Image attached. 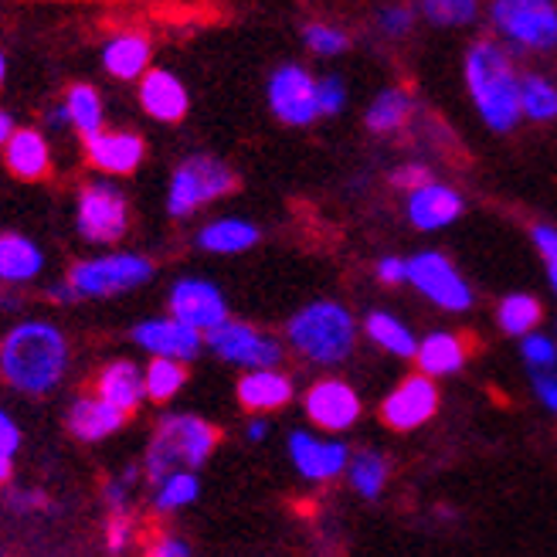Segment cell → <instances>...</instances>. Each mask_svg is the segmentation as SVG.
<instances>
[{
  "instance_id": "obj_1",
  "label": "cell",
  "mask_w": 557,
  "mask_h": 557,
  "mask_svg": "<svg viewBox=\"0 0 557 557\" xmlns=\"http://www.w3.org/2000/svg\"><path fill=\"white\" fill-rule=\"evenodd\" d=\"M69 364V344L48 320H27L14 326L0 344V377L24 395H45L62 381Z\"/></svg>"
},
{
  "instance_id": "obj_2",
  "label": "cell",
  "mask_w": 557,
  "mask_h": 557,
  "mask_svg": "<svg viewBox=\"0 0 557 557\" xmlns=\"http://www.w3.org/2000/svg\"><path fill=\"white\" fill-rule=\"evenodd\" d=\"M466 86L490 129L507 133L520 123V75L496 41H476L469 48Z\"/></svg>"
},
{
  "instance_id": "obj_3",
  "label": "cell",
  "mask_w": 557,
  "mask_h": 557,
  "mask_svg": "<svg viewBox=\"0 0 557 557\" xmlns=\"http://www.w3.org/2000/svg\"><path fill=\"white\" fill-rule=\"evenodd\" d=\"M218 445V429L198 414H166L157 425L144 459L147 476L160 486L174 472H190L208 462Z\"/></svg>"
},
{
  "instance_id": "obj_4",
  "label": "cell",
  "mask_w": 557,
  "mask_h": 557,
  "mask_svg": "<svg viewBox=\"0 0 557 557\" xmlns=\"http://www.w3.org/2000/svg\"><path fill=\"white\" fill-rule=\"evenodd\" d=\"M286 337L293 350L313 364H341L354 350L357 326L341 302H310L289 320Z\"/></svg>"
},
{
  "instance_id": "obj_5",
  "label": "cell",
  "mask_w": 557,
  "mask_h": 557,
  "mask_svg": "<svg viewBox=\"0 0 557 557\" xmlns=\"http://www.w3.org/2000/svg\"><path fill=\"white\" fill-rule=\"evenodd\" d=\"M235 190V174L225 163L214 157H187L166 187V211L174 218H184L190 211H198L208 201L225 198Z\"/></svg>"
},
{
  "instance_id": "obj_6",
  "label": "cell",
  "mask_w": 557,
  "mask_h": 557,
  "mask_svg": "<svg viewBox=\"0 0 557 557\" xmlns=\"http://www.w3.org/2000/svg\"><path fill=\"white\" fill-rule=\"evenodd\" d=\"M150 278H153V262L150 259L123 252V256L75 262L65 283L78 296H120V293L147 286Z\"/></svg>"
},
{
  "instance_id": "obj_7",
  "label": "cell",
  "mask_w": 557,
  "mask_h": 557,
  "mask_svg": "<svg viewBox=\"0 0 557 557\" xmlns=\"http://www.w3.org/2000/svg\"><path fill=\"white\" fill-rule=\"evenodd\" d=\"M78 235L96 245H113L129 228V205L126 194L109 181H92L78 190Z\"/></svg>"
},
{
  "instance_id": "obj_8",
  "label": "cell",
  "mask_w": 557,
  "mask_h": 557,
  "mask_svg": "<svg viewBox=\"0 0 557 557\" xmlns=\"http://www.w3.org/2000/svg\"><path fill=\"white\" fill-rule=\"evenodd\" d=\"M496 32L523 48H554L557 45V8L547 0H499L493 4Z\"/></svg>"
},
{
  "instance_id": "obj_9",
  "label": "cell",
  "mask_w": 557,
  "mask_h": 557,
  "mask_svg": "<svg viewBox=\"0 0 557 557\" xmlns=\"http://www.w3.org/2000/svg\"><path fill=\"white\" fill-rule=\"evenodd\" d=\"M208 347L228 364L248 368V371H272L283 360V344L259 326H248L238 320H225L218 330L208 333Z\"/></svg>"
},
{
  "instance_id": "obj_10",
  "label": "cell",
  "mask_w": 557,
  "mask_h": 557,
  "mask_svg": "<svg viewBox=\"0 0 557 557\" xmlns=\"http://www.w3.org/2000/svg\"><path fill=\"white\" fill-rule=\"evenodd\" d=\"M405 278L418 289L425 293L432 302H438L442 310L462 313L472 306V289L469 283L459 275V269L438 256V252H418L405 262Z\"/></svg>"
},
{
  "instance_id": "obj_11",
  "label": "cell",
  "mask_w": 557,
  "mask_h": 557,
  "mask_svg": "<svg viewBox=\"0 0 557 557\" xmlns=\"http://www.w3.org/2000/svg\"><path fill=\"white\" fill-rule=\"evenodd\" d=\"M269 106L272 113L289 123V126H306L320 116L317 106V78L302 65H283L275 69L269 78Z\"/></svg>"
},
{
  "instance_id": "obj_12",
  "label": "cell",
  "mask_w": 557,
  "mask_h": 557,
  "mask_svg": "<svg viewBox=\"0 0 557 557\" xmlns=\"http://www.w3.org/2000/svg\"><path fill=\"white\" fill-rule=\"evenodd\" d=\"M171 313L190 330L211 333L228 320V302L208 278H177L171 289Z\"/></svg>"
},
{
  "instance_id": "obj_13",
  "label": "cell",
  "mask_w": 557,
  "mask_h": 557,
  "mask_svg": "<svg viewBox=\"0 0 557 557\" xmlns=\"http://www.w3.org/2000/svg\"><path fill=\"white\" fill-rule=\"evenodd\" d=\"M435 411H438V387L425 374L405 377L381 405L384 425L395 432H411L418 425H425Z\"/></svg>"
},
{
  "instance_id": "obj_14",
  "label": "cell",
  "mask_w": 557,
  "mask_h": 557,
  "mask_svg": "<svg viewBox=\"0 0 557 557\" xmlns=\"http://www.w3.org/2000/svg\"><path fill=\"white\" fill-rule=\"evenodd\" d=\"M306 414L313 418V425L326 432H344L360 418V398L350 384L326 377L306 392Z\"/></svg>"
},
{
  "instance_id": "obj_15",
  "label": "cell",
  "mask_w": 557,
  "mask_h": 557,
  "mask_svg": "<svg viewBox=\"0 0 557 557\" xmlns=\"http://www.w3.org/2000/svg\"><path fill=\"white\" fill-rule=\"evenodd\" d=\"M133 341L150 350L153 357L160 360H177V364H184V360H194L201 350V333L184 326L181 320L166 317V320H144L133 326Z\"/></svg>"
},
{
  "instance_id": "obj_16",
  "label": "cell",
  "mask_w": 557,
  "mask_h": 557,
  "mask_svg": "<svg viewBox=\"0 0 557 557\" xmlns=\"http://www.w3.org/2000/svg\"><path fill=\"white\" fill-rule=\"evenodd\" d=\"M289 456L306 480H333L350 466V453L344 442H326L310 432L289 435Z\"/></svg>"
},
{
  "instance_id": "obj_17",
  "label": "cell",
  "mask_w": 557,
  "mask_h": 557,
  "mask_svg": "<svg viewBox=\"0 0 557 557\" xmlns=\"http://www.w3.org/2000/svg\"><path fill=\"white\" fill-rule=\"evenodd\" d=\"M144 139L129 129H102L86 139V157L102 174H133L144 163Z\"/></svg>"
},
{
  "instance_id": "obj_18",
  "label": "cell",
  "mask_w": 557,
  "mask_h": 557,
  "mask_svg": "<svg viewBox=\"0 0 557 557\" xmlns=\"http://www.w3.org/2000/svg\"><path fill=\"white\" fill-rule=\"evenodd\" d=\"M139 106L160 123H181L187 116V89L184 82L166 72V69H150L139 78Z\"/></svg>"
},
{
  "instance_id": "obj_19",
  "label": "cell",
  "mask_w": 557,
  "mask_h": 557,
  "mask_svg": "<svg viewBox=\"0 0 557 557\" xmlns=\"http://www.w3.org/2000/svg\"><path fill=\"white\" fill-rule=\"evenodd\" d=\"M462 214V198L459 190L445 184H425L408 194V218L414 228L422 232H438Z\"/></svg>"
},
{
  "instance_id": "obj_20",
  "label": "cell",
  "mask_w": 557,
  "mask_h": 557,
  "mask_svg": "<svg viewBox=\"0 0 557 557\" xmlns=\"http://www.w3.org/2000/svg\"><path fill=\"white\" fill-rule=\"evenodd\" d=\"M96 398L106 401L109 408L129 414L133 408H139V401L147 398L144 374H139V368L133 364V360H113V364H106L96 377Z\"/></svg>"
},
{
  "instance_id": "obj_21",
  "label": "cell",
  "mask_w": 557,
  "mask_h": 557,
  "mask_svg": "<svg viewBox=\"0 0 557 557\" xmlns=\"http://www.w3.org/2000/svg\"><path fill=\"white\" fill-rule=\"evenodd\" d=\"M8 171L21 181H41L51 171V147L38 129H14L11 144L4 147Z\"/></svg>"
},
{
  "instance_id": "obj_22",
  "label": "cell",
  "mask_w": 557,
  "mask_h": 557,
  "mask_svg": "<svg viewBox=\"0 0 557 557\" xmlns=\"http://www.w3.org/2000/svg\"><path fill=\"white\" fill-rule=\"evenodd\" d=\"M238 401L248 411H275L293 401V381L272 368V371H248L238 381Z\"/></svg>"
},
{
  "instance_id": "obj_23",
  "label": "cell",
  "mask_w": 557,
  "mask_h": 557,
  "mask_svg": "<svg viewBox=\"0 0 557 557\" xmlns=\"http://www.w3.org/2000/svg\"><path fill=\"white\" fill-rule=\"evenodd\" d=\"M102 65L113 78H139L150 69V38L144 32H123L116 38H109V45L102 48Z\"/></svg>"
},
{
  "instance_id": "obj_24",
  "label": "cell",
  "mask_w": 557,
  "mask_h": 557,
  "mask_svg": "<svg viewBox=\"0 0 557 557\" xmlns=\"http://www.w3.org/2000/svg\"><path fill=\"white\" fill-rule=\"evenodd\" d=\"M41 269H45V256L32 238L0 232V283L4 286L32 283Z\"/></svg>"
},
{
  "instance_id": "obj_25",
  "label": "cell",
  "mask_w": 557,
  "mask_h": 557,
  "mask_svg": "<svg viewBox=\"0 0 557 557\" xmlns=\"http://www.w3.org/2000/svg\"><path fill=\"white\" fill-rule=\"evenodd\" d=\"M126 422V414L116 411V408H109L106 401L99 398H78L72 401L69 408V432L78 438V442H99L106 435H113L120 432Z\"/></svg>"
},
{
  "instance_id": "obj_26",
  "label": "cell",
  "mask_w": 557,
  "mask_h": 557,
  "mask_svg": "<svg viewBox=\"0 0 557 557\" xmlns=\"http://www.w3.org/2000/svg\"><path fill=\"white\" fill-rule=\"evenodd\" d=\"M418 357V368H422L425 377H445V374H456L462 371L469 347L459 333H432L414 350Z\"/></svg>"
},
{
  "instance_id": "obj_27",
  "label": "cell",
  "mask_w": 557,
  "mask_h": 557,
  "mask_svg": "<svg viewBox=\"0 0 557 557\" xmlns=\"http://www.w3.org/2000/svg\"><path fill=\"white\" fill-rule=\"evenodd\" d=\"M259 242V228L252 221H242V218H221V221H211V225L201 228L198 235V245L208 248L214 256H238V252H248Z\"/></svg>"
},
{
  "instance_id": "obj_28",
  "label": "cell",
  "mask_w": 557,
  "mask_h": 557,
  "mask_svg": "<svg viewBox=\"0 0 557 557\" xmlns=\"http://www.w3.org/2000/svg\"><path fill=\"white\" fill-rule=\"evenodd\" d=\"M364 330H368V337L377 347H384L387 354H395V357H414V350H418L414 333L398 317H392V313H381V310L368 313Z\"/></svg>"
},
{
  "instance_id": "obj_29",
  "label": "cell",
  "mask_w": 557,
  "mask_h": 557,
  "mask_svg": "<svg viewBox=\"0 0 557 557\" xmlns=\"http://www.w3.org/2000/svg\"><path fill=\"white\" fill-rule=\"evenodd\" d=\"M411 116V96L401 89H384L371 106H368V129L371 133H395L398 126H405Z\"/></svg>"
},
{
  "instance_id": "obj_30",
  "label": "cell",
  "mask_w": 557,
  "mask_h": 557,
  "mask_svg": "<svg viewBox=\"0 0 557 557\" xmlns=\"http://www.w3.org/2000/svg\"><path fill=\"white\" fill-rule=\"evenodd\" d=\"M65 113H69V123L86 139L102 133V99L92 86H72Z\"/></svg>"
},
{
  "instance_id": "obj_31",
  "label": "cell",
  "mask_w": 557,
  "mask_h": 557,
  "mask_svg": "<svg viewBox=\"0 0 557 557\" xmlns=\"http://www.w3.org/2000/svg\"><path fill=\"white\" fill-rule=\"evenodd\" d=\"M520 116L547 123L557 116V89L544 75H527L520 78Z\"/></svg>"
},
{
  "instance_id": "obj_32",
  "label": "cell",
  "mask_w": 557,
  "mask_h": 557,
  "mask_svg": "<svg viewBox=\"0 0 557 557\" xmlns=\"http://www.w3.org/2000/svg\"><path fill=\"white\" fill-rule=\"evenodd\" d=\"M499 330L513 333V337H527V333H534L537 320H541V302L527 293H510L504 302H499Z\"/></svg>"
},
{
  "instance_id": "obj_33",
  "label": "cell",
  "mask_w": 557,
  "mask_h": 557,
  "mask_svg": "<svg viewBox=\"0 0 557 557\" xmlns=\"http://www.w3.org/2000/svg\"><path fill=\"white\" fill-rule=\"evenodd\" d=\"M184 381H187V371H184V364H177V360H160V357H153L150 360V368L144 371V387H147V398H153V401H171V398H177V392L184 387Z\"/></svg>"
},
{
  "instance_id": "obj_34",
  "label": "cell",
  "mask_w": 557,
  "mask_h": 557,
  "mask_svg": "<svg viewBox=\"0 0 557 557\" xmlns=\"http://www.w3.org/2000/svg\"><path fill=\"white\" fill-rule=\"evenodd\" d=\"M350 472V486L364 496V499H377L384 483H387V459L377 453H360L357 459H350L347 466Z\"/></svg>"
},
{
  "instance_id": "obj_35",
  "label": "cell",
  "mask_w": 557,
  "mask_h": 557,
  "mask_svg": "<svg viewBox=\"0 0 557 557\" xmlns=\"http://www.w3.org/2000/svg\"><path fill=\"white\" fill-rule=\"evenodd\" d=\"M201 493V480L194 472H174L157 486V510H181Z\"/></svg>"
},
{
  "instance_id": "obj_36",
  "label": "cell",
  "mask_w": 557,
  "mask_h": 557,
  "mask_svg": "<svg viewBox=\"0 0 557 557\" xmlns=\"http://www.w3.org/2000/svg\"><path fill=\"white\" fill-rule=\"evenodd\" d=\"M302 38H306V48H310L313 54H326V59H330V54L347 51V45H350V38L333 24H310L302 32Z\"/></svg>"
},
{
  "instance_id": "obj_37",
  "label": "cell",
  "mask_w": 557,
  "mask_h": 557,
  "mask_svg": "<svg viewBox=\"0 0 557 557\" xmlns=\"http://www.w3.org/2000/svg\"><path fill=\"white\" fill-rule=\"evenodd\" d=\"M422 11L432 24H442V27L469 24L476 17V4H469V0H429Z\"/></svg>"
},
{
  "instance_id": "obj_38",
  "label": "cell",
  "mask_w": 557,
  "mask_h": 557,
  "mask_svg": "<svg viewBox=\"0 0 557 557\" xmlns=\"http://www.w3.org/2000/svg\"><path fill=\"white\" fill-rule=\"evenodd\" d=\"M523 360L531 364V371H554L557 364V347L544 333H527L523 337Z\"/></svg>"
},
{
  "instance_id": "obj_39",
  "label": "cell",
  "mask_w": 557,
  "mask_h": 557,
  "mask_svg": "<svg viewBox=\"0 0 557 557\" xmlns=\"http://www.w3.org/2000/svg\"><path fill=\"white\" fill-rule=\"evenodd\" d=\"M317 106H320L323 116H337L341 109L347 106V86H344V78H337V75L320 78L317 82Z\"/></svg>"
},
{
  "instance_id": "obj_40",
  "label": "cell",
  "mask_w": 557,
  "mask_h": 557,
  "mask_svg": "<svg viewBox=\"0 0 557 557\" xmlns=\"http://www.w3.org/2000/svg\"><path fill=\"white\" fill-rule=\"evenodd\" d=\"M377 24H381V32L387 38H405L411 32V24H414V14H411V8H384Z\"/></svg>"
},
{
  "instance_id": "obj_41",
  "label": "cell",
  "mask_w": 557,
  "mask_h": 557,
  "mask_svg": "<svg viewBox=\"0 0 557 557\" xmlns=\"http://www.w3.org/2000/svg\"><path fill=\"white\" fill-rule=\"evenodd\" d=\"M136 480V466L126 469V476L123 480H113V483H106V504L109 510H113V517H126V496H129V483Z\"/></svg>"
},
{
  "instance_id": "obj_42",
  "label": "cell",
  "mask_w": 557,
  "mask_h": 557,
  "mask_svg": "<svg viewBox=\"0 0 557 557\" xmlns=\"http://www.w3.org/2000/svg\"><path fill=\"white\" fill-rule=\"evenodd\" d=\"M106 544L113 554H126L133 544V523L129 517H113L109 520V531H106Z\"/></svg>"
},
{
  "instance_id": "obj_43",
  "label": "cell",
  "mask_w": 557,
  "mask_h": 557,
  "mask_svg": "<svg viewBox=\"0 0 557 557\" xmlns=\"http://www.w3.org/2000/svg\"><path fill=\"white\" fill-rule=\"evenodd\" d=\"M531 384H534V395L541 398V405L557 414V374L554 371H531Z\"/></svg>"
},
{
  "instance_id": "obj_44",
  "label": "cell",
  "mask_w": 557,
  "mask_h": 557,
  "mask_svg": "<svg viewBox=\"0 0 557 557\" xmlns=\"http://www.w3.org/2000/svg\"><path fill=\"white\" fill-rule=\"evenodd\" d=\"M534 245H537V252L547 262V275H554L557 272V232L550 225H537L534 228Z\"/></svg>"
},
{
  "instance_id": "obj_45",
  "label": "cell",
  "mask_w": 557,
  "mask_h": 557,
  "mask_svg": "<svg viewBox=\"0 0 557 557\" xmlns=\"http://www.w3.org/2000/svg\"><path fill=\"white\" fill-rule=\"evenodd\" d=\"M392 184H395V187H405V190L411 194V190H418V187L432 184V177H429V171H425V166H418V163H408V166H398V171L392 174Z\"/></svg>"
},
{
  "instance_id": "obj_46",
  "label": "cell",
  "mask_w": 557,
  "mask_h": 557,
  "mask_svg": "<svg viewBox=\"0 0 557 557\" xmlns=\"http://www.w3.org/2000/svg\"><path fill=\"white\" fill-rule=\"evenodd\" d=\"M17 445H21V429L14 425V418L4 408H0V453L14 459Z\"/></svg>"
},
{
  "instance_id": "obj_47",
  "label": "cell",
  "mask_w": 557,
  "mask_h": 557,
  "mask_svg": "<svg viewBox=\"0 0 557 557\" xmlns=\"http://www.w3.org/2000/svg\"><path fill=\"white\" fill-rule=\"evenodd\" d=\"M147 557H190V547H187L181 537H160V541L147 550Z\"/></svg>"
},
{
  "instance_id": "obj_48",
  "label": "cell",
  "mask_w": 557,
  "mask_h": 557,
  "mask_svg": "<svg viewBox=\"0 0 557 557\" xmlns=\"http://www.w3.org/2000/svg\"><path fill=\"white\" fill-rule=\"evenodd\" d=\"M377 278H381V283H387V286L401 283V278H405V262L395 259V256L381 259V262H377Z\"/></svg>"
},
{
  "instance_id": "obj_49",
  "label": "cell",
  "mask_w": 557,
  "mask_h": 557,
  "mask_svg": "<svg viewBox=\"0 0 557 557\" xmlns=\"http://www.w3.org/2000/svg\"><path fill=\"white\" fill-rule=\"evenodd\" d=\"M48 299H54V302H75V299H82L69 283H59V286H51L48 289Z\"/></svg>"
},
{
  "instance_id": "obj_50",
  "label": "cell",
  "mask_w": 557,
  "mask_h": 557,
  "mask_svg": "<svg viewBox=\"0 0 557 557\" xmlns=\"http://www.w3.org/2000/svg\"><path fill=\"white\" fill-rule=\"evenodd\" d=\"M11 136H14V120L4 113V109H0V147H8Z\"/></svg>"
},
{
  "instance_id": "obj_51",
  "label": "cell",
  "mask_w": 557,
  "mask_h": 557,
  "mask_svg": "<svg viewBox=\"0 0 557 557\" xmlns=\"http://www.w3.org/2000/svg\"><path fill=\"white\" fill-rule=\"evenodd\" d=\"M11 507H14V510H32V507H38V496L14 493V496H11Z\"/></svg>"
},
{
  "instance_id": "obj_52",
  "label": "cell",
  "mask_w": 557,
  "mask_h": 557,
  "mask_svg": "<svg viewBox=\"0 0 557 557\" xmlns=\"http://www.w3.org/2000/svg\"><path fill=\"white\" fill-rule=\"evenodd\" d=\"M269 435V425L262 422V418H256V422H248V438L252 442H262Z\"/></svg>"
},
{
  "instance_id": "obj_53",
  "label": "cell",
  "mask_w": 557,
  "mask_h": 557,
  "mask_svg": "<svg viewBox=\"0 0 557 557\" xmlns=\"http://www.w3.org/2000/svg\"><path fill=\"white\" fill-rule=\"evenodd\" d=\"M48 126H54V129H59V126H69V113H65V106H62V109H51V113H48Z\"/></svg>"
},
{
  "instance_id": "obj_54",
  "label": "cell",
  "mask_w": 557,
  "mask_h": 557,
  "mask_svg": "<svg viewBox=\"0 0 557 557\" xmlns=\"http://www.w3.org/2000/svg\"><path fill=\"white\" fill-rule=\"evenodd\" d=\"M11 472H14V459L0 453V483H8V480H11Z\"/></svg>"
},
{
  "instance_id": "obj_55",
  "label": "cell",
  "mask_w": 557,
  "mask_h": 557,
  "mask_svg": "<svg viewBox=\"0 0 557 557\" xmlns=\"http://www.w3.org/2000/svg\"><path fill=\"white\" fill-rule=\"evenodd\" d=\"M0 306H8V310H14V306H21V299L14 293H0Z\"/></svg>"
},
{
  "instance_id": "obj_56",
  "label": "cell",
  "mask_w": 557,
  "mask_h": 557,
  "mask_svg": "<svg viewBox=\"0 0 557 557\" xmlns=\"http://www.w3.org/2000/svg\"><path fill=\"white\" fill-rule=\"evenodd\" d=\"M4 75H8V62H4V51H0V86H4Z\"/></svg>"
},
{
  "instance_id": "obj_57",
  "label": "cell",
  "mask_w": 557,
  "mask_h": 557,
  "mask_svg": "<svg viewBox=\"0 0 557 557\" xmlns=\"http://www.w3.org/2000/svg\"><path fill=\"white\" fill-rule=\"evenodd\" d=\"M550 286H554V293H557V272L550 275Z\"/></svg>"
}]
</instances>
